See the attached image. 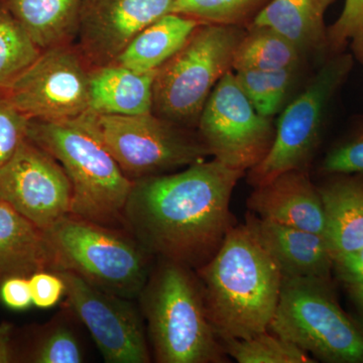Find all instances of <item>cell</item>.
Instances as JSON below:
<instances>
[{"instance_id":"cell-1","label":"cell","mask_w":363,"mask_h":363,"mask_svg":"<svg viewBox=\"0 0 363 363\" xmlns=\"http://www.w3.org/2000/svg\"><path fill=\"white\" fill-rule=\"evenodd\" d=\"M245 174L212 159L133 181L124 229L152 257L196 271L236 225L231 196Z\"/></svg>"},{"instance_id":"cell-2","label":"cell","mask_w":363,"mask_h":363,"mask_svg":"<svg viewBox=\"0 0 363 363\" xmlns=\"http://www.w3.org/2000/svg\"><path fill=\"white\" fill-rule=\"evenodd\" d=\"M195 272L220 340L269 330L283 276L247 222L233 227L212 259Z\"/></svg>"},{"instance_id":"cell-3","label":"cell","mask_w":363,"mask_h":363,"mask_svg":"<svg viewBox=\"0 0 363 363\" xmlns=\"http://www.w3.org/2000/svg\"><path fill=\"white\" fill-rule=\"evenodd\" d=\"M28 138L49 152L70 180V213L121 228L133 181L118 166L98 135L95 116L63 121L30 119Z\"/></svg>"},{"instance_id":"cell-4","label":"cell","mask_w":363,"mask_h":363,"mask_svg":"<svg viewBox=\"0 0 363 363\" xmlns=\"http://www.w3.org/2000/svg\"><path fill=\"white\" fill-rule=\"evenodd\" d=\"M138 298L157 362H229L194 269L157 259Z\"/></svg>"},{"instance_id":"cell-5","label":"cell","mask_w":363,"mask_h":363,"mask_svg":"<svg viewBox=\"0 0 363 363\" xmlns=\"http://www.w3.org/2000/svg\"><path fill=\"white\" fill-rule=\"evenodd\" d=\"M44 234L49 271L74 272L104 292L130 300L142 293L154 257L128 230L68 213Z\"/></svg>"},{"instance_id":"cell-6","label":"cell","mask_w":363,"mask_h":363,"mask_svg":"<svg viewBox=\"0 0 363 363\" xmlns=\"http://www.w3.org/2000/svg\"><path fill=\"white\" fill-rule=\"evenodd\" d=\"M247 28L200 23L183 47L156 72L152 113L196 130L215 86L233 71Z\"/></svg>"},{"instance_id":"cell-7","label":"cell","mask_w":363,"mask_h":363,"mask_svg":"<svg viewBox=\"0 0 363 363\" xmlns=\"http://www.w3.org/2000/svg\"><path fill=\"white\" fill-rule=\"evenodd\" d=\"M269 331L316 362L363 363V333L339 305L331 279L283 278Z\"/></svg>"},{"instance_id":"cell-8","label":"cell","mask_w":363,"mask_h":363,"mask_svg":"<svg viewBox=\"0 0 363 363\" xmlns=\"http://www.w3.org/2000/svg\"><path fill=\"white\" fill-rule=\"evenodd\" d=\"M351 52L325 60L307 87L279 116L274 143L267 157L247 172L252 186L272 180L286 171H308L321 143L329 107L352 70Z\"/></svg>"},{"instance_id":"cell-9","label":"cell","mask_w":363,"mask_h":363,"mask_svg":"<svg viewBox=\"0 0 363 363\" xmlns=\"http://www.w3.org/2000/svg\"><path fill=\"white\" fill-rule=\"evenodd\" d=\"M95 123L102 143L131 181L172 173L210 156L197 130L152 112L95 116Z\"/></svg>"},{"instance_id":"cell-10","label":"cell","mask_w":363,"mask_h":363,"mask_svg":"<svg viewBox=\"0 0 363 363\" xmlns=\"http://www.w3.org/2000/svg\"><path fill=\"white\" fill-rule=\"evenodd\" d=\"M196 130L210 156L245 173L267 157L276 135L272 118L255 111L233 71L215 86Z\"/></svg>"},{"instance_id":"cell-11","label":"cell","mask_w":363,"mask_h":363,"mask_svg":"<svg viewBox=\"0 0 363 363\" xmlns=\"http://www.w3.org/2000/svg\"><path fill=\"white\" fill-rule=\"evenodd\" d=\"M89 71L75 45H56L2 91L28 119L74 118L89 109Z\"/></svg>"},{"instance_id":"cell-12","label":"cell","mask_w":363,"mask_h":363,"mask_svg":"<svg viewBox=\"0 0 363 363\" xmlns=\"http://www.w3.org/2000/svg\"><path fill=\"white\" fill-rule=\"evenodd\" d=\"M55 272L65 281V307L88 329L105 362H152L142 313L133 300L104 292L74 272Z\"/></svg>"},{"instance_id":"cell-13","label":"cell","mask_w":363,"mask_h":363,"mask_svg":"<svg viewBox=\"0 0 363 363\" xmlns=\"http://www.w3.org/2000/svg\"><path fill=\"white\" fill-rule=\"evenodd\" d=\"M72 187L61 164L26 138L0 169V200L40 229L70 213Z\"/></svg>"},{"instance_id":"cell-14","label":"cell","mask_w":363,"mask_h":363,"mask_svg":"<svg viewBox=\"0 0 363 363\" xmlns=\"http://www.w3.org/2000/svg\"><path fill=\"white\" fill-rule=\"evenodd\" d=\"M175 0H82L73 45L90 69L116 63L143 28Z\"/></svg>"},{"instance_id":"cell-15","label":"cell","mask_w":363,"mask_h":363,"mask_svg":"<svg viewBox=\"0 0 363 363\" xmlns=\"http://www.w3.org/2000/svg\"><path fill=\"white\" fill-rule=\"evenodd\" d=\"M253 188L247 200L252 214L325 236L323 203L308 171L284 172Z\"/></svg>"},{"instance_id":"cell-16","label":"cell","mask_w":363,"mask_h":363,"mask_svg":"<svg viewBox=\"0 0 363 363\" xmlns=\"http://www.w3.org/2000/svg\"><path fill=\"white\" fill-rule=\"evenodd\" d=\"M248 225L272 255L283 278L331 279L334 257L321 234L248 213Z\"/></svg>"},{"instance_id":"cell-17","label":"cell","mask_w":363,"mask_h":363,"mask_svg":"<svg viewBox=\"0 0 363 363\" xmlns=\"http://www.w3.org/2000/svg\"><path fill=\"white\" fill-rule=\"evenodd\" d=\"M336 0H272L252 25L271 28L308 57H330L325 14ZM250 25V26H252Z\"/></svg>"},{"instance_id":"cell-18","label":"cell","mask_w":363,"mask_h":363,"mask_svg":"<svg viewBox=\"0 0 363 363\" xmlns=\"http://www.w3.org/2000/svg\"><path fill=\"white\" fill-rule=\"evenodd\" d=\"M318 187L334 259L363 248V175H331Z\"/></svg>"},{"instance_id":"cell-19","label":"cell","mask_w":363,"mask_h":363,"mask_svg":"<svg viewBox=\"0 0 363 363\" xmlns=\"http://www.w3.org/2000/svg\"><path fill=\"white\" fill-rule=\"evenodd\" d=\"M156 73H138L117 63L89 71V109L95 116L152 112Z\"/></svg>"},{"instance_id":"cell-20","label":"cell","mask_w":363,"mask_h":363,"mask_svg":"<svg viewBox=\"0 0 363 363\" xmlns=\"http://www.w3.org/2000/svg\"><path fill=\"white\" fill-rule=\"evenodd\" d=\"M49 271L44 230L0 200V283Z\"/></svg>"},{"instance_id":"cell-21","label":"cell","mask_w":363,"mask_h":363,"mask_svg":"<svg viewBox=\"0 0 363 363\" xmlns=\"http://www.w3.org/2000/svg\"><path fill=\"white\" fill-rule=\"evenodd\" d=\"M198 25L181 14H164L143 28L116 63L138 73H156L183 47Z\"/></svg>"},{"instance_id":"cell-22","label":"cell","mask_w":363,"mask_h":363,"mask_svg":"<svg viewBox=\"0 0 363 363\" xmlns=\"http://www.w3.org/2000/svg\"><path fill=\"white\" fill-rule=\"evenodd\" d=\"M82 0H0L40 49L73 44Z\"/></svg>"},{"instance_id":"cell-23","label":"cell","mask_w":363,"mask_h":363,"mask_svg":"<svg viewBox=\"0 0 363 363\" xmlns=\"http://www.w3.org/2000/svg\"><path fill=\"white\" fill-rule=\"evenodd\" d=\"M303 59L297 48L276 30L252 25L236 49L233 71L300 68Z\"/></svg>"},{"instance_id":"cell-24","label":"cell","mask_w":363,"mask_h":363,"mask_svg":"<svg viewBox=\"0 0 363 363\" xmlns=\"http://www.w3.org/2000/svg\"><path fill=\"white\" fill-rule=\"evenodd\" d=\"M72 313L63 312L40 327L30 343L18 354V362L30 363H81L84 350L72 321Z\"/></svg>"},{"instance_id":"cell-25","label":"cell","mask_w":363,"mask_h":363,"mask_svg":"<svg viewBox=\"0 0 363 363\" xmlns=\"http://www.w3.org/2000/svg\"><path fill=\"white\" fill-rule=\"evenodd\" d=\"M298 68L233 71L236 81L260 116L272 118L283 109Z\"/></svg>"},{"instance_id":"cell-26","label":"cell","mask_w":363,"mask_h":363,"mask_svg":"<svg viewBox=\"0 0 363 363\" xmlns=\"http://www.w3.org/2000/svg\"><path fill=\"white\" fill-rule=\"evenodd\" d=\"M42 51L20 23L0 6V89L20 77Z\"/></svg>"},{"instance_id":"cell-27","label":"cell","mask_w":363,"mask_h":363,"mask_svg":"<svg viewBox=\"0 0 363 363\" xmlns=\"http://www.w3.org/2000/svg\"><path fill=\"white\" fill-rule=\"evenodd\" d=\"M272 0H175L172 13L199 23L247 28Z\"/></svg>"},{"instance_id":"cell-28","label":"cell","mask_w":363,"mask_h":363,"mask_svg":"<svg viewBox=\"0 0 363 363\" xmlns=\"http://www.w3.org/2000/svg\"><path fill=\"white\" fill-rule=\"evenodd\" d=\"M229 358L240 363H314L295 344L267 330L252 337L220 340Z\"/></svg>"},{"instance_id":"cell-29","label":"cell","mask_w":363,"mask_h":363,"mask_svg":"<svg viewBox=\"0 0 363 363\" xmlns=\"http://www.w3.org/2000/svg\"><path fill=\"white\" fill-rule=\"evenodd\" d=\"M332 55L350 48L353 58L363 65V0H345L343 11L327 30Z\"/></svg>"},{"instance_id":"cell-30","label":"cell","mask_w":363,"mask_h":363,"mask_svg":"<svg viewBox=\"0 0 363 363\" xmlns=\"http://www.w3.org/2000/svg\"><path fill=\"white\" fill-rule=\"evenodd\" d=\"M28 124L30 119L16 109L0 89V169L28 138Z\"/></svg>"},{"instance_id":"cell-31","label":"cell","mask_w":363,"mask_h":363,"mask_svg":"<svg viewBox=\"0 0 363 363\" xmlns=\"http://www.w3.org/2000/svg\"><path fill=\"white\" fill-rule=\"evenodd\" d=\"M326 175H363V131L339 143L326 155L320 167Z\"/></svg>"},{"instance_id":"cell-32","label":"cell","mask_w":363,"mask_h":363,"mask_svg":"<svg viewBox=\"0 0 363 363\" xmlns=\"http://www.w3.org/2000/svg\"><path fill=\"white\" fill-rule=\"evenodd\" d=\"M32 291L33 305L40 309H49L58 304L65 296L66 285L58 272L42 271L28 278Z\"/></svg>"},{"instance_id":"cell-33","label":"cell","mask_w":363,"mask_h":363,"mask_svg":"<svg viewBox=\"0 0 363 363\" xmlns=\"http://www.w3.org/2000/svg\"><path fill=\"white\" fill-rule=\"evenodd\" d=\"M0 285V298L9 309L23 311L33 305L30 279L26 277H11Z\"/></svg>"},{"instance_id":"cell-34","label":"cell","mask_w":363,"mask_h":363,"mask_svg":"<svg viewBox=\"0 0 363 363\" xmlns=\"http://www.w3.org/2000/svg\"><path fill=\"white\" fill-rule=\"evenodd\" d=\"M333 271L346 286L363 285V248L334 259Z\"/></svg>"},{"instance_id":"cell-35","label":"cell","mask_w":363,"mask_h":363,"mask_svg":"<svg viewBox=\"0 0 363 363\" xmlns=\"http://www.w3.org/2000/svg\"><path fill=\"white\" fill-rule=\"evenodd\" d=\"M18 362V350L14 344V329L11 324L0 323V363Z\"/></svg>"},{"instance_id":"cell-36","label":"cell","mask_w":363,"mask_h":363,"mask_svg":"<svg viewBox=\"0 0 363 363\" xmlns=\"http://www.w3.org/2000/svg\"><path fill=\"white\" fill-rule=\"evenodd\" d=\"M347 290L351 302H352L355 311H357L355 323L357 324L363 333V285L347 286Z\"/></svg>"}]
</instances>
